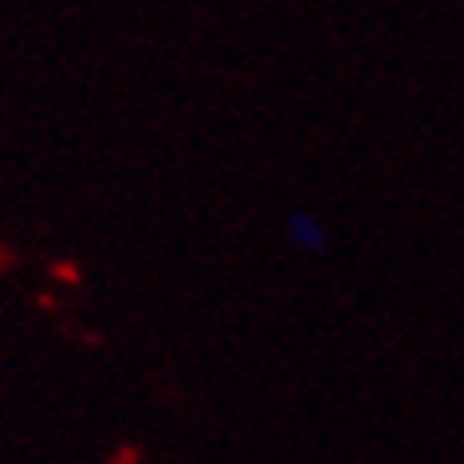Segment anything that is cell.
Instances as JSON below:
<instances>
[{
    "label": "cell",
    "instance_id": "obj_1",
    "mask_svg": "<svg viewBox=\"0 0 464 464\" xmlns=\"http://www.w3.org/2000/svg\"><path fill=\"white\" fill-rule=\"evenodd\" d=\"M287 240H292L295 248L319 252V248H327V228H323V220L315 213H307V208H295V213L287 217Z\"/></svg>",
    "mask_w": 464,
    "mask_h": 464
}]
</instances>
